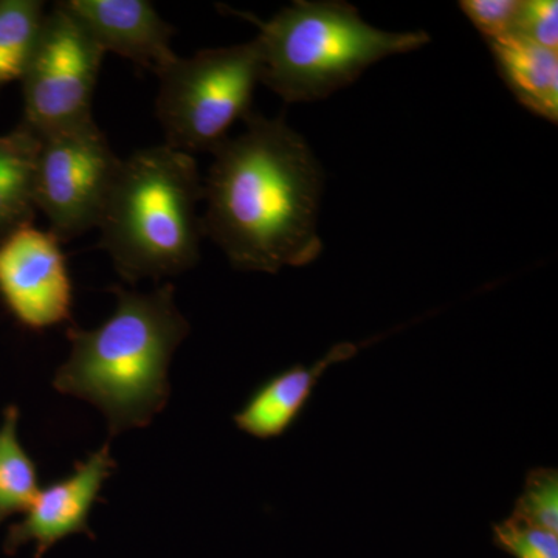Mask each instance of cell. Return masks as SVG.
I'll return each mask as SVG.
<instances>
[{
  "instance_id": "cell-15",
  "label": "cell",
  "mask_w": 558,
  "mask_h": 558,
  "mask_svg": "<svg viewBox=\"0 0 558 558\" xmlns=\"http://www.w3.org/2000/svg\"><path fill=\"white\" fill-rule=\"evenodd\" d=\"M46 13L36 0H0V87L21 81Z\"/></svg>"
},
{
  "instance_id": "cell-3",
  "label": "cell",
  "mask_w": 558,
  "mask_h": 558,
  "mask_svg": "<svg viewBox=\"0 0 558 558\" xmlns=\"http://www.w3.org/2000/svg\"><path fill=\"white\" fill-rule=\"evenodd\" d=\"M202 201L204 182L191 154L160 145L121 159L97 226L117 274L134 284L193 269L204 238Z\"/></svg>"
},
{
  "instance_id": "cell-9",
  "label": "cell",
  "mask_w": 558,
  "mask_h": 558,
  "mask_svg": "<svg viewBox=\"0 0 558 558\" xmlns=\"http://www.w3.org/2000/svg\"><path fill=\"white\" fill-rule=\"evenodd\" d=\"M110 444L76 462L70 475L39 488L20 523L7 534L3 549L14 554L27 543L35 545V557L73 534L90 535L89 517L106 481L116 472Z\"/></svg>"
},
{
  "instance_id": "cell-12",
  "label": "cell",
  "mask_w": 558,
  "mask_h": 558,
  "mask_svg": "<svg viewBox=\"0 0 558 558\" xmlns=\"http://www.w3.org/2000/svg\"><path fill=\"white\" fill-rule=\"evenodd\" d=\"M501 78L517 100L542 117L557 123L558 53L521 39L488 43Z\"/></svg>"
},
{
  "instance_id": "cell-11",
  "label": "cell",
  "mask_w": 558,
  "mask_h": 558,
  "mask_svg": "<svg viewBox=\"0 0 558 558\" xmlns=\"http://www.w3.org/2000/svg\"><path fill=\"white\" fill-rule=\"evenodd\" d=\"M365 343L336 344L314 365H295L281 371L266 384L260 385L234 416L238 428L253 438L274 439L284 435L306 409L323 374L337 365L355 357Z\"/></svg>"
},
{
  "instance_id": "cell-14",
  "label": "cell",
  "mask_w": 558,
  "mask_h": 558,
  "mask_svg": "<svg viewBox=\"0 0 558 558\" xmlns=\"http://www.w3.org/2000/svg\"><path fill=\"white\" fill-rule=\"evenodd\" d=\"M20 409L10 405L0 424V524L25 513L39 492L38 470L17 436Z\"/></svg>"
},
{
  "instance_id": "cell-8",
  "label": "cell",
  "mask_w": 558,
  "mask_h": 558,
  "mask_svg": "<svg viewBox=\"0 0 558 558\" xmlns=\"http://www.w3.org/2000/svg\"><path fill=\"white\" fill-rule=\"evenodd\" d=\"M62 242L31 226L0 240V296L21 325L43 330L72 314V281Z\"/></svg>"
},
{
  "instance_id": "cell-4",
  "label": "cell",
  "mask_w": 558,
  "mask_h": 558,
  "mask_svg": "<svg viewBox=\"0 0 558 558\" xmlns=\"http://www.w3.org/2000/svg\"><path fill=\"white\" fill-rule=\"evenodd\" d=\"M258 25L260 83L286 102H314L395 54L427 46L425 32H387L341 0H299Z\"/></svg>"
},
{
  "instance_id": "cell-5",
  "label": "cell",
  "mask_w": 558,
  "mask_h": 558,
  "mask_svg": "<svg viewBox=\"0 0 558 558\" xmlns=\"http://www.w3.org/2000/svg\"><path fill=\"white\" fill-rule=\"evenodd\" d=\"M159 78L156 116L165 145L182 153H215L238 120L252 113L260 83L256 39L179 57Z\"/></svg>"
},
{
  "instance_id": "cell-10",
  "label": "cell",
  "mask_w": 558,
  "mask_h": 558,
  "mask_svg": "<svg viewBox=\"0 0 558 558\" xmlns=\"http://www.w3.org/2000/svg\"><path fill=\"white\" fill-rule=\"evenodd\" d=\"M60 3L83 24L105 53L112 51L156 75L179 58L171 47L174 27L146 0H68Z\"/></svg>"
},
{
  "instance_id": "cell-19",
  "label": "cell",
  "mask_w": 558,
  "mask_h": 558,
  "mask_svg": "<svg viewBox=\"0 0 558 558\" xmlns=\"http://www.w3.org/2000/svg\"><path fill=\"white\" fill-rule=\"evenodd\" d=\"M515 39L557 51L558 3L556 0H521Z\"/></svg>"
},
{
  "instance_id": "cell-2",
  "label": "cell",
  "mask_w": 558,
  "mask_h": 558,
  "mask_svg": "<svg viewBox=\"0 0 558 558\" xmlns=\"http://www.w3.org/2000/svg\"><path fill=\"white\" fill-rule=\"evenodd\" d=\"M117 306L101 326H72L68 362L54 374L53 387L98 407L110 436L149 425L170 398L168 369L190 323L175 304L172 284L148 293L110 289Z\"/></svg>"
},
{
  "instance_id": "cell-6",
  "label": "cell",
  "mask_w": 558,
  "mask_h": 558,
  "mask_svg": "<svg viewBox=\"0 0 558 558\" xmlns=\"http://www.w3.org/2000/svg\"><path fill=\"white\" fill-rule=\"evenodd\" d=\"M120 163L94 117L39 135L35 204L58 240L97 229Z\"/></svg>"
},
{
  "instance_id": "cell-16",
  "label": "cell",
  "mask_w": 558,
  "mask_h": 558,
  "mask_svg": "<svg viewBox=\"0 0 558 558\" xmlns=\"http://www.w3.org/2000/svg\"><path fill=\"white\" fill-rule=\"evenodd\" d=\"M513 519L558 535V475L556 469H534L527 473L523 494L513 509Z\"/></svg>"
},
{
  "instance_id": "cell-13",
  "label": "cell",
  "mask_w": 558,
  "mask_h": 558,
  "mask_svg": "<svg viewBox=\"0 0 558 558\" xmlns=\"http://www.w3.org/2000/svg\"><path fill=\"white\" fill-rule=\"evenodd\" d=\"M38 137L20 128L0 135V240L35 216V159Z\"/></svg>"
},
{
  "instance_id": "cell-1",
  "label": "cell",
  "mask_w": 558,
  "mask_h": 558,
  "mask_svg": "<svg viewBox=\"0 0 558 558\" xmlns=\"http://www.w3.org/2000/svg\"><path fill=\"white\" fill-rule=\"evenodd\" d=\"M244 121L245 131L213 153L204 236L238 270L278 274L307 266L323 252L322 165L284 117L252 112Z\"/></svg>"
},
{
  "instance_id": "cell-17",
  "label": "cell",
  "mask_w": 558,
  "mask_h": 558,
  "mask_svg": "<svg viewBox=\"0 0 558 558\" xmlns=\"http://www.w3.org/2000/svg\"><path fill=\"white\" fill-rule=\"evenodd\" d=\"M459 5L487 43L517 38L521 0H465Z\"/></svg>"
},
{
  "instance_id": "cell-7",
  "label": "cell",
  "mask_w": 558,
  "mask_h": 558,
  "mask_svg": "<svg viewBox=\"0 0 558 558\" xmlns=\"http://www.w3.org/2000/svg\"><path fill=\"white\" fill-rule=\"evenodd\" d=\"M105 51L61 3L44 16L22 75L24 124L36 137L92 119Z\"/></svg>"
},
{
  "instance_id": "cell-18",
  "label": "cell",
  "mask_w": 558,
  "mask_h": 558,
  "mask_svg": "<svg viewBox=\"0 0 558 558\" xmlns=\"http://www.w3.org/2000/svg\"><path fill=\"white\" fill-rule=\"evenodd\" d=\"M495 538L517 558H558L556 534L529 526L513 517L495 527Z\"/></svg>"
}]
</instances>
